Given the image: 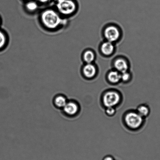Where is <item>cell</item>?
I'll return each mask as SVG.
<instances>
[{
	"instance_id": "obj_12",
	"label": "cell",
	"mask_w": 160,
	"mask_h": 160,
	"mask_svg": "<svg viewBox=\"0 0 160 160\" xmlns=\"http://www.w3.org/2000/svg\"><path fill=\"white\" fill-rule=\"evenodd\" d=\"M138 114L143 118L147 117L150 114V109L149 107L145 104L139 106L137 108L136 111Z\"/></svg>"
},
{
	"instance_id": "obj_16",
	"label": "cell",
	"mask_w": 160,
	"mask_h": 160,
	"mask_svg": "<svg viewBox=\"0 0 160 160\" xmlns=\"http://www.w3.org/2000/svg\"><path fill=\"white\" fill-rule=\"evenodd\" d=\"M116 112V110L115 107H107L106 108L105 113L107 116L112 117L115 115Z\"/></svg>"
},
{
	"instance_id": "obj_18",
	"label": "cell",
	"mask_w": 160,
	"mask_h": 160,
	"mask_svg": "<svg viewBox=\"0 0 160 160\" xmlns=\"http://www.w3.org/2000/svg\"><path fill=\"white\" fill-rule=\"evenodd\" d=\"M102 160H116L111 155H106L104 157Z\"/></svg>"
},
{
	"instance_id": "obj_9",
	"label": "cell",
	"mask_w": 160,
	"mask_h": 160,
	"mask_svg": "<svg viewBox=\"0 0 160 160\" xmlns=\"http://www.w3.org/2000/svg\"><path fill=\"white\" fill-rule=\"evenodd\" d=\"M101 52L106 56L112 55L115 50L114 43L108 41L103 42L101 45Z\"/></svg>"
},
{
	"instance_id": "obj_5",
	"label": "cell",
	"mask_w": 160,
	"mask_h": 160,
	"mask_svg": "<svg viewBox=\"0 0 160 160\" xmlns=\"http://www.w3.org/2000/svg\"><path fill=\"white\" fill-rule=\"evenodd\" d=\"M104 35L107 41L114 43L119 39L121 32L119 28L116 26H108L104 30Z\"/></svg>"
},
{
	"instance_id": "obj_20",
	"label": "cell",
	"mask_w": 160,
	"mask_h": 160,
	"mask_svg": "<svg viewBox=\"0 0 160 160\" xmlns=\"http://www.w3.org/2000/svg\"><path fill=\"white\" fill-rule=\"evenodd\" d=\"M26 1H30V0H26Z\"/></svg>"
},
{
	"instance_id": "obj_10",
	"label": "cell",
	"mask_w": 160,
	"mask_h": 160,
	"mask_svg": "<svg viewBox=\"0 0 160 160\" xmlns=\"http://www.w3.org/2000/svg\"><path fill=\"white\" fill-rule=\"evenodd\" d=\"M108 78L111 83H118L121 81V73L116 70H112L108 73Z\"/></svg>"
},
{
	"instance_id": "obj_15",
	"label": "cell",
	"mask_w": 160,
	"mask_h": 160,
	"mask_svg": "<svg viewBox=\"0 0 160 160\" xmlns=\"http://www.w3.org/2000/svg\"><path fill=\"white\" fill-rule=\"evenodd\" d=\"M7 37L4 32L0 30V49H2L7 43Z\"/></svg>"
},
{
	"instance_id": "obj_4",
	"label": "cell",
	"mask_w": 160,
	"mask_h": 160,
	"mask_svg": "<svg viewBox=\"0 0 160 160\" xmlns=\"http://www.w3.org/2000/svg\"><path fill=\"white\" fill-rule=\"evenodd\" d=\"M121 99V96L118 92L116 91L107 92L104 94L102 102L106 108L115 107L118 104Z\"/></svg>"
},
{
	"instance_id": "obj_13",
	"label": "cell",
	"mask_w": 160,
	"mask_h": 160,
	"mask_svg": "<svg viewBox=\"0 0 160 160\" xmlns=\"http://www.w3.org/2000/svg\"><path fill=\"white\" fill-rule=\"evenodd\" d=\"M68 102L66 98L62 95L57 96L54 100V103L57 108H64Z\"/></svg>"
},
{
	"instance_id": "obj_1",
	"label": "cell",
	"mask_w": 160,
	"mask_h": 160,
	"mask_svg": "<svg viewBox=\"0 0 160 160\" xmlns=\"http://www.w3.org/2000/svg\"><path fill=\"white\" fill-rule=\"evenodd\" d=\"M40 19L44 27L51 30L58 28L66 22L57 10L51 9L43 11L40 15Z\"/></svg>"
},
{
	"instance_id": "obj_19",
	"label": "cell",
	"mask_w": 160,
	"mask_h": 160,
	"mask_svg": "<svg viewBox=\"0 0 160 160\" xmlns=\"http://www.w3.org/2000/svg\"><path fill=\"white\" fill-rule=\"evenodd\" d=\"M37 1L42 3H46L49 2L50 0H37Z\"/></svg>"
},
{
	"instance_id": "obj_3",
	"label": "cell",
	"mask_w": 160,
	"mask_h": 160,
	"mask_svg": "<svg viewBox=\"0 0 160 160\" xmlns=\"http://www.w3.org/2000/svg\"><path fill=\"white\" fill-rule=\"evenodd\" d=\"M144 119L136 111L127 113L125 118L127 125L133 129L139 128L143 122Z\"/></svg>"
},
{
	"instance_id": "obj_7",
	"label": "cell",
	"mask_w": 160,
	"mask_h": 160,
	"mask_svg": "<svg viewBox=\"0 0 160 160\" xmlns=\"http://www.w3.org/2000/svg\"><path fill=\"white\" fill-rule=\"evenodd\" d=\"M83 75L88 78H92L94 77L97 73V69L92 63H86L82 69Z\"/></svg>"
},
{
	"instance_id": "obj_6",
	"label": "cell",
	"mask_w": 160,
	"mask_h": 160,
	"mask_svg": "<svg viewBox=\"0 0 160 160\" xmlns=\"http://www.w3.org/2000/svg\"><path fill=\"white\" fill-rule=\"evenodd\" d=\"M114 67L115 70L122 73L128 71L129 65L125 59L119 58L114 60Z\"/></svg>"
},
{
	"instance_id": "obj_8",
	"label": "cell",
	"mask_w": 160,
	"mask_h": 160,
	"mask_svg": "<svg viewBox=\"0 0 160 160\" xmlns=\"http://www.w3.org/2000/svg\"><path fill=\"white\" fill-rule=\"evenodd\" d=\"M63 111L67 115L69 116L75 115L78 112L79 107L78 105L75 102H68L64 108Z\"/></svg>"
},
{
	"instance_id": "obj_14",
	"label": "cell",
	"mask_w": 160,
	"mask_h": 160,
	"mask_svg": "<svg viewBox=\"0 0 160 160\" xmlns=\"http://www.w3.org/2000/svg\"><path fill=\"white\" fill-rule=\"evenodd\" d=\"M26 8L29 12H34L38 10V6L37 2L30 1L26 4Z\"/></svg>"
},
{
	"instance_id": "obj_2",
	"label": "cell",
	"mask_w": 160,
	"mask_h": 160,
	"mask_svg": "<svg viewBox=\"0 0 160 160\" xmlns=\"http://www.w3.org/2000/svg\"><path fill=\"white\" fill-rule=\"evenodd\" d=\"M56 8L57 11L60 15L68 16L75 13L77 6L72 0H57Z\"/></svg>"
},
{
	"instance_id": "obj_11",
	"label": "cell",
	"mask_w": 160,
	"mask_h": 160,
	"mask_svg": "<svg viewBox=\"0 0 160 160\" xmlns=\"http://www.w3.org/2000/svg\"><path fill=\"white\" fill-rule=\"evenodd\" d=\"M83 59L86 63H92L96 58V55L94 51L88 50L85 51L83 54Z\"/></svg>"
},
{
	"instance_id": "obj_21",
	"label": "cell",
	"mask_w": 160,
	"mask_h": 160,
	"mask_svg": "<svg viewBox=\"0 0 160 160\" xmlns=\"http://www.w3.org/2000/svg\"></svg>"
},
{
	"instance_id": "obj_17",
	"label": "cell",
	"mask_w": 160,
	"mask_h": 160,
	"mask_svg": "<svg viewBox=\"0 0 160 160\" xmlns=\"http://www.w3.org/2000/svg\"><path fill=\"white\" fill-rule=\"evenodd\" d=\"M131 78V74L128 71L121 73V81L124 82L129 81Z\"/></svg>"
}]
</instances>
